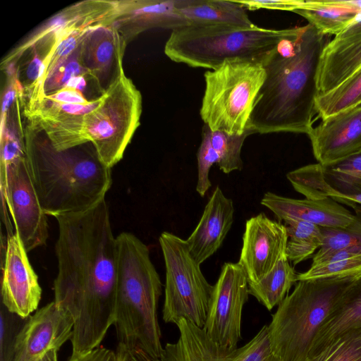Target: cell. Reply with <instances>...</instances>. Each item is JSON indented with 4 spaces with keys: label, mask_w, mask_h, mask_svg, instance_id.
I'll use <instances>...</instances> for the list:
<instances>
[{
    "label": "cell",
    "mask_w": 361,
    "mask_h": 361,
    "mask_svg": "<svg viewBox=\"0 0 361 361\" xmlns=\"http://www.w3.org/2000/svg\"><path fill=\"white\" fill-rule=\"evenodd\" d=\"M58 274L54 302L73 320L69 360L99 346L116 311V247L105 199L82 212L54 217Z\"/></svg>",
    "instance_id": "obj_1"
},
{
    "label": "cell",
    "mask_w": 361,
    "mask_h": 361,
    "mask_svg": "<svg viewBox=\"0 0 361 361\" xmlns=\"http://www.w3.org/2000/svg\"><path fill=\"white\" fill-rule=\"evenodd\" d=\"M329 37L309 23L298 27L263 64L266 76L248 123L254 134L308 135L317 114L319 57Z\"/></svg>",
    "instance_id": "obj_2"
},
{
    "label": "cell",
    "mask_w": 361,
    "mask_h": 361,
    "mask_svg": "<svg viewBox=\"0 0 361 361\" xmlns=\"http://www.w3.org/2000/svg\"><path fill=\"white\" fill-rule=\"evenodd\" d=\"M88 143L57 151L47 137L27 140L30 173L47 215L82 212L105 199L112 185L111 169Z\"/></svg>",
    "instance_id": "obj_3"
},
{
    "label": "cell",
    "mask_w": 361,
    "mask_h": 361,
    "mask_svg": "<svg viewBox=\"0 0 361 361\" xmlns=\"http://www.w3.org/2000/svg\"><path fill=\"white\" fill-rule=\"evenodd\" d=\"M115 325L119 345L140 350L152 360L162 354L157 307L162 283L148 247L133 233L116 237Z\"/></svg>",
    "instance_id": "obj_4"
},
{
    "label": "cell",
    "mask_w": 361,
    "mask_h": 361,
    "mask_svg": "<svg viewBox=\"0 0 361 361\" xmlns=\"http://www.w3.org/2000/svg\"><path fill=\"white\" fill-rule=\"evenodd\" d=\"M298 27L274 30L226 24L188 25L172 30L164 46L171 61L214 70L228 60L263 64Z\"/></svg>",
    "instance_id": "obj_5"
},
{
    "label": "cell",
    "mask_w": 361,
    "mask_h": 361,
    "mask_svg": "<svg viewBox=\"0 0 361 361\" xmlns=\"http://www.w3.org/2000/svg\"><path fill=\"white\" fill-rule=\"evenodd\" d=\"M361 271L298 281L267 325L271 349L280 361H306L331 309Z\"/></svg>",
    "instance_id": "obj_6"
},
{
    "label": "cell",
    "mask_w": 361,
    "mask_h": 361,
    "mask_svg": "<svg viewBox=\"0 0 361 361\" xmlns=\"http://www.w3.org/2000/svg\"><path fill=\"white\" fill-rule=\"evenodd\" d=\"M265 76L261 63L240 59L226 61L206 71L200 108L204 125L212 131L243 134Z\"/></svg>",
    "instance_id": "obj_7"
},
{
    "label": "cell",
    "mask_w": 361,
    "mask_h": 361,
    "mask_svg": "<svg viewBox=\"0 0 361 361\" xmlns=\"http://www.w3.org/2000/svg\"><path fill=\"white\" fill-rule=\"evenodd\" d=\"M142 95L121 66L99 106L84 116L85 135L106 166L123 158L142 114Z\"/></svg>",
    "instance_id": "obj_8"
},
{
    "label": "cell",
    "mask_w": 361,
    "mask_h": 361,
    "mask_svg": "<svg viewBox=\"0 0 361 361\" xmlns=\"http://www.w3.org/2000/svg\"><path fill=\"white\" fill-rule=\"evenodd\" d=\"M159 241L166 269L163 320L176 324L185 319L203 328L214 286L204 277L185 240L164 231Z\"/></svg>",
    "instance_id": "obj_9"
},
{
    "label": "cell",
    "mask_w": 361,
    "mask_h": 361,
    "mask_svg": "<svg viewBox=\"0 0 361 361\" xmlns=\"http://www.w3.org/2000/svg\"><path fill=\"white\" fill-rule=\"evenodd\" d=\"M2 220L7 236L16 232L30 252L46 243L48 238L47 214L41 206L32 180L26 157L9 165L0 174Z\"/></svg>",
    "instance_id": "obj_10"
},
{
    "label": "cell",
    "mask_w": 361,
    "mask_h": 361,
    "mask_svg": "<svg viewBox=\"0 0 361 361\" xmlns=\"http://www.w3.org/2000/svg\"><path fill=\"white\" fill-rule=\"evenodd\" d=\"M176 324L180 333L178 341L166 343L160 357L154 361H280L271 349L267 325L243 346L228 348L185 319Z\"/></svg>",
    "instance_id": "obj_11"
},
{
    "label": "cell",
    "mask_w": 361,
    "mask_h": 361,
    "mask_svg": "<svg viewBox=\"0 0 361 361\" xmlns=\"http://www.w3.org/2000/svg\"><path fill=\"white\" fill-rule=\"evenodd\" d=\"M246 273L239 262H226L214 285L204 330L221 346L235 348L241 338L243 308L248 299Z\"/></svg>",
    "instance_id": "obj_12"
},
{
    "label": "cell",
    "mask_w": 361,
    "mask_h": 361,
    "mask_svg": "<svg viewBox=\"0 0 361 361\" xmlns=\"http://www.w3.org/2000/svg\"><path fill=\"white\" fill-rule=\"evenodd\" d=\"M293 188L305 198H331L338 203L361 194V152L340 161L306 165L286 174Z\"/></svg>",
    "instance_id": "obj_13"
},
{
    "label": "cell",
    "mask_w": 361,
    "mask_h": 361,
    "mask_svg": "<svg viewBox=\"0 0 361 361\" xmlns=\"http://www.w3.org/2000/svg\"><path fill=\"white\" fill-rule=\"evenodd\" d=\"M286 226L260 213L247 219L243 235L238 262L248 283H255L269 274L286 256Z\"/></svg>",
    "instance_id": "obj_14"
},
{
    "label": "cell",
    "mask_w": 361,
    "mask_h": 361,
    "mask_svg": "<svg viewBox=\"0 0 361 361\" xmlns=\"http://www.w3.org/2000/svg\"><path fill=\"white\" fill-rule=\"evenodd\" d=\"M2 269V304L11 312L28 318L37 309L42 288L16 233L6 238Z\"/></svg>",
    "instance_id": "obj_15"
},
{
    "label": "cell",
    "mask_w": 361,
    "mask_h": 361,
    "mask_svg": "<svg viewBox=\"0 0 361 361\" xmlns=\"http://www.w3.org/2000/svg\"><path fill=\"white\" fill-rule=\"evenodd\" d=\"M73 320L54 301L30 316L19 333L12 361H36L71 338Z\"/></svg>",
    "instance_id": "obj_16"
},
{
    "label": "cell",
    "mask_w": 361,
    "mask_h": 361,
    "mask_svg": "<svg viewBox=\"0 0 361 361\" xmlns=\"http://www.w3.org/2000/svg\"><path fill=\"white\" fill-rule=\"evenodd\" d=\"M321 165L343 160L361 152V103L322 120L307 135Z\"/></svg>",
    "instance_id": "obj_17"
},
{
    "label": "cell",
    "mask_w": 361,
    "mask_h": 361,
    "mask_svg": "<svg viewBox=\"0 0 361 361\" xmlns=\"http://www.w3.org/2000/svg\"><path fill=\"white\" fill-rule=\"evenodd\" d=\"M361 68V17L324 47L317 73V97L340 86Z\"/></svg>",
    "instance_id": "obj_18"
},
{
    "label": "cell",
    "mask_w": 361,
    "mask_h": 361,
    "mask_svg": "<svg viewBox=\"0 0 361 361\" xmlns=\"http://www.w3.org/2000/svg\"><path fill=\"white\" fill-rule=\"evenodd\" d=\"M126 44L111 24L91 26L79 46L81 63L88 75L97 82L102 92L115 79L122 66Z\"/></svg>",
    "instance_id": "obj_19"
},
{
    "label": "cell",
    "mask_w": 361,
    "mask_h": 361,
    "mask_svg": "<svg viewBox=\"0 0 361 361\" xmlns=\"http://www.w3.org/2000/svg\"><path fill=\"white\" fill-rule=\"evenodd\" d=\"M112 25L127 44L139 34L152 28L171 29L188 25L178 11L175 0L116 1Z\"/></svg>",
    "instance_id": "obj_20"
},
{
    "label": "cell",
    "mask_w": 361,
    "mask_h": 361,
    "mask_svg": "<svg viewBox=\"0 0 361 361\" xmlns=\"http://www.w3.org/2000/svg\"><path fill=\"white\" fill-rule=\"evenodd\" d=\"M233 200L216 187L194 231L185 240L195 260L202 264L221 246L234 221Z\"/></svg>",
    "instance_id": "obj_21"
},
{
    "label": "cell",
    "mask_w": 361,
    "mask_h": 361,
    "mask_svg": "<svg viewBox=\"0 0 361 361\" xmlns=\"http://www.w3.org/2000/svg\"><path fill=\"white\" fill-rule=\"evenodd\" d=\"M261 204L283 221L302 220L322 228H345L356 218L345 207L329 197L293 199L267 192L262 198Z\"/></svg>",
    "instance_id": "obj_22"
},
{
    "label": "cell",
    "mask_w": 361,
    "mask_h": 361,
    "mask_svg": "<svg viewBox=\"0 0 361 361\" xmlns=\"http://www.w3.org/2000/svg\"><path fill=\"white\" fill-rule=\"evenodd\" d=\"M361 326V274L338 300L320 326L308 358L333 343L346 331Z\"/></svg>",
    "instance_id": "obj_23"
},
{
    "label": "cell",
    "mask_w": 361,
    "mask_h": 361,
    "mask_svg": "<svg viewBox=\"0 0 361 361\" xmlns=\"http://www.w3.org/2000/svg\"><path fill=\"white\" fill-rule=\"evenodd\" d=\"M175 5L188 25L226 24L252 27L246 8L238 1L175 0Z\"/></svg>",
    "instance_id": "obj_24"
},
{
    "label": "cell",
    "mask_w": 361,
    "mask_h": 361,
    "mask_svg": "<svg viewBox=\"0 0 361 361\" xmlns=\"http://www.w3.org/2000/svg\"><path fill=\"white\" fill-rule=\"evenodd\" d=\"M294 13L305 18L322 35L335 36L361 17V7L354 0H300Z\"/></svg>",
    "instance_id": "obj_25"
},
{
    "label": "cell",
    "mask_w": 361,
    "mask_h": 361,
    "mask_svg": "<svg viewBox=\"0 0 361 361\" xmlns=\"http://www.w3.org/2000/svg\"><path fill=\"white\" fill-rule=\"evenodd\" d=\"M53 147L57 151L69 149L88 143L84 116L51 111L39 108L31 110Z\"/></svg>",
    "instance_id": "obj_26"
},
{
    "label": "cell",
    "mask_w": 361,
    "mask_h": 361,
    "mask_svg": "<svg viewBox=\"0 0 361 361\" xmlns=\"http://www.w3.org/2000/svg\"><path fill=\"white\" fill-rule=\"evenodd\" d=\"M296 274L288 259L257 282L248 283L249 294L253 295L268 310L279 305L296 282Z\"/></svg>",
    "instance_id": "obj_27"
},
{
    "label": "cell",
    "mask_w": 361,
    "mask_h": 361,
    "mask_svg": "<svg viewBox=\"0 0 361 361\" xmlns=\"http://www.w3.org/2000/svg\"><path fill=\"white\" fill-rule=\"evenodd\" d=\"M284 223L288 234L286 256L294 265L308 259L322 245L320 226L297 219L285 220Z\"/></svg>",
    "instance_id": "obj_28"
},
{
    "label": "cell",
    "mask_w": 361,
    "mask_h": 361,
    "mask_svg": "<svg viewBox=\"0 0 361 361\" xmlns=\"http://www.w3.org/2000/svg\"><path fill=\"white\" fill-rule=\"evenodd\" d=\"M361 103V68L340 86L316 99L317 117L324 120Z\"/></svg>",
    "instance_id": "obj_29"
},
{
    "label": "cell",
    "mask_w": 361,
    "mask_h": 361,
    "mask_svg": "<svg viewBox=\"0 0 361 361\" xmlns=\"http://www.w3.org/2000/svg\"><path fill=\"white\" fill-rule=\"evenodd\" d=\"M252 134L254 132L249 128L242 135H229L221 131H212L209 128L211 144L219 155L217 164L222 172L228 174L243 169V145L246 137Z\"/></svg>",
    "instance_id": "obj_30"
},
{
    "label": "cell",
    "mask_w": 361,
    "mask_h": 361,
    "mask_svg": "<svg viewBox=\"0 0 361 361\" xmlns=\"http://www.w3.org/2000/svg\"><path fill=\"white\" fill-rule=\"evenodd\" d=\"M355 221L345 228H322L323 244L314 255L342 249L361 252V209H356Z\"/></svg>",
    "instance_id": "obj_31"
},
{
    "label": "cell",
    "mask_w": 361,
    "mask_h": 361,
    "mask_svg": "<svg viewBox=\"0 0 361 361\" xmlns=\"http://www.w3.org/2000/svg\"><path fill=\"white\" fill-rule=\"evenodd\" d=\"M306 361H361V326L346 331Z\"/></svg>",
    "instance_id": "obj_32"
},
{
    "label": "cell",
    "mask_w": 361,
    "mask_h": 361,
    "mask_svg": "<svg viewBox=\"0 0 361 361\" xmlns=\"http://www.w3.org/2000/svg\"><path fill=\"white\" fill-rule=\"evenodd\" d=\"M197 183L196 190L201 197H204L212 186L209 173L212 166L218 164L219 157L212 146L209 127L204 125L202 129V140L197 153Z\"/></svg>",
    "instance_id": "obj_33"
},
{
    "label": "cell",
    "mask_w": 361,
    "mask_h": 361,
    "mask_svg": "<svg viewBox=\"0 0 361 361\" xmlns=\"http://www.w3.org/2000/svg\"><path fill=\"white\" fill-rule=\"evenodd\" d=\"M27 319L11 312L1 305L0 361H12L18 336Z\"/></svg>",
    "instance_id": "obj_34"
},
{
    "label": "cell",
    "mask_w": 361,
    "mask_h": 361,
    "mask_svg": "<svg viewBox=\"0 0 361 361\" xmlns=\"http://www.w3.org/2000/svg\"><path fill=\"white\" fill-rule=\"evenodd\" d=\"M356 271H361V256L311 265L307 271L296 275V281Z\"/></svg>",
    "instance_id": "obj_35"
},
{
    "label": "cell",
    "mask_w": 361,
    "mask_h": 361,
    "mask_svg": "<svg viewBox=\"0 0 361 361\" xmlns=\"http://www.w3.org/2000/svg\"><path fill=\"white\" fill-rule=\"evenodd\" d=\"M238 1L246 9L252 11L259 8H267L294 12L295 10L298 9L300 0H245Z\"/></svg>",
    "instance_id": "obj_36"
},
{
    "label": "cell",
    "mask_w": 361,
    "mask_h": 361,
    "mask_svg": "<svg viewBox=\"0 0 361 361\" xmlns=\"http://www.w3.org/2000/svg\"><path fill=\"white\" fill-rule=\"evenodd\" d=\"M41 99L69 104H87L92 101L88 100L82 92L68 86L63 87L52 93L44 94Z\"/></svg>",
    "instance_id": "obj_37"
},
{
    "label": "cell",
    "mask_w": 361,
    "mask_h": 361,
    "mask_svg": "<svg viewBox=\"0 0 361 361\" xmlns=\"http://www.w3.org/2000/svg\"><path fill=\"white\" fill-rule=\"evenodd\" d=\"M68 361H118V357L116 351L99 346L73 360Z\"/></svg>",
    "instance_id": "obj_38"
},
{
    "label": "cell",
    "mask_w": 361,
    "mask_h": 361,
    "mask_svg": "<svg viewBox=\"0 0 361 361\" xmlns=\"http://www.w3.org/2000/svg\"><path fill=\"white\" fill-rule=\"evenodd\" d=\"M116 351L118 361H154L140 350H130L119 344H118Z\"/></svg>",
    "instance_id": "obj_39"
},
{
    "label": "cell",
    "mask_w": 361,
    "mask_h": 361,
    "mask_svg": "<svg viewBox=\"0 0 361 361\" xmlns=\"http://www.w3.org/2000/svg\"><path fill=\"white\" fill-rule=\"evenodd\" d=\"M57 352L58 350L56 349L51 350L36 361H58Z\"/></svg>",
    "instance_id": "obj_40"
},
{
    "label": "cell",
    "mask_w": 361,
    "mask_h": 361,
    "mask_svg": "<svg viewBox=\"0 0 361 361\" xmlns=\"http://www.w3.org/2000/svg\"><path fill=\"white\" fill-rule=\"evenodd\" d=\"M13 97H14V90H13V89L11 88L10 90H8V91H7V92L5 95L4 102H3V105H2L3 112L8 109V107L9 106V105L11 103V101H12V99L13 98Z\"/></svg>",
    "instance_id": "obj_41"
}]
</instances>
